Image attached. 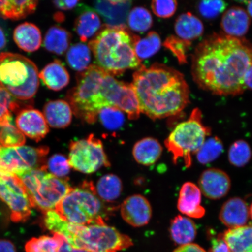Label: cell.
Segmentation results:
<instances>
[{
    "instance_id": "52a82bcc",
    "label": "cell",
    "mask_w": 252,
    "mask_h": 252,
    "mask_svg": "<svg viewBox=\"0 0 252 252\" xmlns=\"http://www.w3.org/2000/svg\"><path fill=\"white\" fill-rule=\"evenodd\" d=\"M36 65L25 57L11 53L0 54V87L20 100L33 97L38 90Z\"/></svg>"
},
{
    "instance_id": "603a6c76",
    "label": "cell",
    "mask_w": 252,
    "mask_h": 252,
    "mask_svg": "<svg viewBox=\"0 0 252 252\" xmlns=\"http://www.w3.org/2000/svg\"><path fill=\"white\" fill-rule=\"evenodd\" d=\"M163 148L156 138L146 137L135 144L133 155L137 162L150 166L156 163L162 155Z\"/></svg>"
},
{
    "instance_id": "bcb514c9",
    "label": "cell",
    "mask_w": 252,
    "mask_h": 252,
    "mask_svg": "<svg viewBox=\"0 0 252 252\" xmlns=\"http://www.w3.org/2000/svg\"><path fill=\"white\" fill-rule=\"evenodd\" d=\"M173 252H207L200 246L191 243L187 245L179 246Z\"/></svg>"
},
{
    "instance_id": "b9f144b4",
    "label": "cell",
    "mask_w": 252,
    "mask_h": 252,
    "mask_svg": "<svg viewBox=\"0 0 252 252\" xmlns=\"http://www.w3.org/2000/svg\"><path fill=\"white\" fill-rule=\"evenodd\" d=\"M178 2L175 0H156L151 2L154 14L160 18L172 17L177 10Z\"/></svg>"
},
{
    "instance_id": "5bb4252c",
    "label": "cell",
    "mask_w": 252,
    "mask_h": 252,
    "mask_svg": "<svg viewBox=\"0 0 252 252\" xmlns=\"http://www.w3.org/2000/svg\"><path fill=\"white\" fill-rule=\"evenodd\" d=\"M121 215L125 221L134 227L148 224L152 217L149 200L140 194L127 197L122 203Z\"/></svg>"
},
{
    "instance_id": "44dd1931",
    "label": "cell",
    "mask_w": 252,
    "mask_h": 252,
    "mask_svg": "<svg viewBox=\"0 0 252 252\" xmlns=\"http://www.w3.org/2000/svg\"><path fill=\"white\" fill-rule=\"evenodd\" d=\"M39 77L47 88L56 91L67 87L70 80L67 69L59 60L47 64L41 71Z\"/></svg>"
},
{
    "instance_id": "2e32d148",
    "label": "cell",
    "mask_w": 252,
    "mask_h": 252,
    "mask_svg": "<svg viewBox=\"0 0 252 252\" xmlns=\"http://www.w3.org/2000/svg\"><path fill=\"white\" fill-rule=\"evenodd\" d=\"M131 4L130 1H97L94 3V10L102 16L105 26L126 28Z\"/></svg>"
},
{
    "instance_id": "f1b7e54d",
    "label": "cell",
    "mask_w": 252,
    "mask_h": 252,
    "mask_svg": "<svg viewBox=\"0 0 252 252\" xmlns=\"http://www.w3.org/2000/svg\"><path fill=\"white\" fill-rule=\"evenodd\" d=\"M122 182L118 176L112 173L100 178L94 187L97 196L102 201H115L121 196Z\"/></svg>"
},
{
    "instance_id": "f546056e",
    "label": "cell",
    "mask_w": 252,
    "mask_h": 252,
    "mask_svg": "<svg viewBox=\"0 0 252 252\" xmlns=\"http://www.w3.org/2000/svg\"><path fill=\"white\" fill-rule=\"evenodd\" d=\"M161 42L159 34L156 32H150L144 38L136 36L134 40L135 54L140 61L150 58L159 51Z\"/></svg>"
},
{
    "instance_id": "cb8c5ba5",
    "label": "cell",
    "mask_w": 252,
    "mask_h": 252,
    "mask_svg": "<svg viewBox=\"0 0 252 252\" xmlns=\"http://www.w3.org/2000/svg\"><path fill=\"white\" fill-rule=\"evenodd\" d=\"M204 30L202 21L190 12L181 14L175 23L176 35L179 39L189 42L202 36Z\"/></svg>"
},
{
    "instance_id": "1f68e13d",
    "label": "cell",
    "mask_w": 252,
    "mask_h": 252,
    "mask_svg": "<svg viewBox=\"0 0 252 252\" xmlns=\"http://www.w3.org/2000/svg\"><path fill=\"white\" fill-rule=\"evenodd\" d=\"M65 239L61 235L33 238L25 245L27 252H59Z\"/></svg>"
},
{
    "instance_id": "f6af8a7d",
    "label": "cell",
    "mask_w": 252,
    "mask_h": 252,
    "mask_svg": "<svg viewBox=\"0 0 252 252\" xmlns=\"http://www.w3.org/2000/svg\"><path fill=\"white\" fill-rule=\"evenodd\" d=\"M80 2L79 1H68V0H60L53 1L55 7L62 10H71L76 7Z\"/></svg>"
},
{
    "instance_id": "74e56055",
    "label": "cell",
    "mask_w": 252,
    "mask_h": 252,
    "mask_svg": "<svg viewBox=\"0 0 252 252\" xmlns=\"http://www.w3.org/2000/svg\"><path fill=\"white\" fill-rule=\"evenodd\" d=\"M25 143L24 135L16 127L13 122L0 126V146L19 147Z\"/></svg>"
},
{
    "instance_id": "4dcf8cb0",
    "label": "cell",
    "mask_w": 252,
    "mask_h": 252,
    "mask_svg": "<svg viewBox=\"0 0 252 252\" xmlns=\"http://www.w3.org/2000/svg\"><path fill=\"white\" fill-rule=\"evenodd\" d=\"M66 60L72 69L80 72H83L90 66L91 49L86 44H75L67 50Z\"/></svg>"
},
{
    "instance_id": "816d5d0a",
    "label": "cell",
    "mask_w": 252,
    "mask_h": 252,
    "mask_svg": "<svg viewBox=\"0 0 252 252\" xmlns=\"http://www.w3.org/2000/svg\"><path fill=\"white\" fill-rule=\"evenodd\" d=\"M247 2V12L250 17L252 18V1H248Z\"/></svg>"
},
{
    "instance_id": "83f0119b",
    "label": "cell",
    "mask_w": 252,
    "mask_h": 252,
    "mask_svg": "<svg viewBox=\"0 0 252 252\" xmlns=\"http://www.w3.org/2000/svg\"><path fill=\"white\" fill-rule=\"evenodd\" d=\"M71 40V34L67 30L54 26L47 31L43 44L47 51L62 55L68 50Z\"/></svg>"
},
{
    "instance_id": "8992f818",
    "label": "cell",
    "mask_w": 252,
    "mask_h": 252,
    "mask_svg": "<svg viewBox=\"0 0 252 252\" xmlns=\"http://www.w3.org/2000/svg\"><path fill=\"white\" fill-rule=\"evenodd\" d=\"M55 210L68 222L81 226L104 223L108 215V210L91 182L71 188Z\"/></svg>"
},
{
    "instance_id": "6da1fadb",
    "label": "cell",
    "mask_w": 252,
    "mask_h": 252,
    "mask_svg": "<svg viewBox=\"0 0 252 252\" xmlns=\"http://www.w3.org/2000/svg\"><path fill=\"white\" fill-rule=\"evenodd\" d=\"M252 65L249 41L214 33L195 49L191 73L202 89L218 95L235 96L245 91L244 77Z\"/></svg>"
},
{
    "instance_id": "7a4b0ae2",
    "label": "cell",
    "mask_w": 252,
    "mask_h": 252,
    "mask_svg": "<svg viewBox=\"0 0 252 252\" xmlns=\"http://www.w3.org/2000/svg\"><path fill=\"white\" fill-rule=\"evenodd\" d=\"M141 112L153 120L177 115L189 103V88L181 72L165 65H141L131 84Z\"/></svg>"
},
{
    "instance_id": "60d3db41",
    "label": "cell",
    "mask_w": 252,
    "mask_h": 252,
    "mask_svg": "<svg viewBox=\"0 0 252 252\" xmlns=\"http://www.w3.org/2000/svg\"><path fill=\"white\" fill-rule=\"evenodd\" d=\"M163 45L172 52L181 64L187 62V54L191 42L183 40L178 37L171 36L166 39Z\"/></svg>"
},
{
    "instance_id": "30bf717a",
    "label": "cell",
    "mask_w": 252,
    "mask_h": 252,
    "mask_svg": "<svg viewBox=\"0 0 252 252\" xmlns=\"http://www.w3.org/2000/svg\"><path fill=\"white\" fill-rule=\"evenodd\" d=\"M48 148L0 146V173L20 176L37 169H46L45 157Z\"/></svg>"
},
{
    "instance_id": "ffe728a7",
    "label": "cell",
    "mask_w": 252,
    "mask_h": 252,
    "mask_svg": "<svg viewBox=\"0 0 252 252\" xmlns=\"http://www.w3.org/2000/svg\"><path fill=\"white\" fill-rule=\"evenodd\" d=\"M43 115L50 126L63 128L70 125L72 110L70 104L64 100H52L44 106Z\"/></svg>"
},
{
    "instance_id": "7c38bea8",
    "label": "cell",
    "mask_w": 252,
    "mask_h": 252,
    "mask_svg": "<svg viewBox=\"0 0 252 252\" xmlns=\"http://www.w3.org/2000/svg\"><path fill=\"white\" fill-rule=\"evenodd\" d=\"M0 198L8 205L13 221H25L30 217L32 204L17 176L0 173Z\"/></svg>"
},
{
    "instance_id": "836d02e7",
    "label": "cell",
    "mask_w": 252,
    "mask_h": 252,
    "mask_svg": "<svg viewBox=\"0 0 252 252\" xmlns=\"http://www.w3.org/2000/svg\"><path fill=\"white\" fill-rule=\"evenodd\" d=\"M127 23L131 30L143 33L153 26V17L147 8L137 7L129 12Z\"/></svg>"
},
{
    "instance_id": "ac0fdd59",
    "label": "cell",
    "mask_w": 252,
    "mask_h": 252,
    "mask_svg": "<svg viewBox=\"0 0 252 252\" xmlns=\"http://www.w3.org/2000/svg\"><path fill=\"white\" fill-rule=\"evenodd\" d=\"M250 217L247 203L239 197L229 198L222 205L219 214L220 222L229 229L247 225Z\"/></svg>"
},
{
    "instance_id": "4316f807",
    "label": "cell",
    "mask_w": 252,
    "mask_h": 252,
    "mask_svg": "<svg viewBox=\"0 0 252 252\" xmlns=\"http://www.w3.org/2000/svg\"><path fill=\"white\" fill-rule=\"evenodd\" d=\"M101 27V21L94 9H84L75 22L74 30L81 42H86Z\"/></svg>"
},
{
    "instance_id": "e575fe53",
    "label": "cell",
    "mask_w": 252,
    "mask_h": 252,
    "mask_svg": "<svg viewBox=\"0 0 252 252\" xmlns=\"http://www.w3.org/2000/svg\"><path fill=\"white\" fill-rule=\"evenodd\" d=\"M252 156L251 148L247 141L239 140L234 142L228 150V160L233 166L241 168L247 165Z\"/></svg>"
},
{
    "instance_id": "ab89813d",
    "label": "cell",
    "mask_w": 252,
    "mask_h": 252,
    "mask_svg": "<svg viewBox=\"0 0 252 252\" xmlns=\"http://www.w3.org/2000/svg\"><path fill=\"white\" fill-rule=\"evenodd\" d=\"M71 166L67 157L62 154H55L47 161L46 169L59 178L64 179L70 172Z\"/></svg>"
},
{
    "instance_id": "e0dca14e",
    "label": "cell",
    "mask_w": 252,
    "mask_h": 252,
    "mask_svg": "<svg viewBox=\"0 0 252 252\" xmlns=\"http://www.w3.org/2000/svg\"><path fill=\"white\" fill-rule=\"evenodd\" d=\"M201 192L194 183H185L181 189L177 207L179 212L190 218L201 219L206 210L201 206Z\"/></svg>"
},
{
    "instance_id": "d590c367",
    "label": "cell",
    "mask_w": 252,
    "mask_h": 252,
    "mask_svg": "<svg viewBox=\"0 0 252 252\" xmlns=\"http://www.w3.org/2000/svg\"><path fill=\"white\" fill-rule=\"evenodd\" d=\"M97 119L108 130L115 131L124 126L125 116L124 112L116 107H106L100 110Z\"/></svg>"
},
{
    "instance_id": "3957f363",
    "label": "cell",
    "mask_w": 252,
    "mask_h": 252,
    "mask_svg": "<svg viewBox=\"0 0 252 252\" xmlns=\"http://www.w3.org/2000/svg\"><path fill=\"white\" fill-rule=\"evenodd\" d=\"M131 85L119 81L96 65H91L77 75V86L67 94L72 112L88 124H94L100 110H121Z\"/></svg>"
},
{
    "instance_id": "8d00e7d4",
    "label": "cell",
    "mask_w": 252,
    "mask_h": 252,
    "mask_svg": "<svg viewBox=\"0 0 252 252\" xmlns=\"http://www.w3.org/2000/svg\"><path fill=\"white\" fill-rule=\"evenodd\" d=\"M37 4L38 1L34 0L8 1L6 19L17 20L27 17L36 10Z\"/></svg>"
},
{
    "instance_id": "681fc988",
    "label": "cell",
    "mask_w": 252,
    "mask_h": 252,
    "mask_svg": "<svg viewBox=\"0 0 252 252\" xmlns=\"http://www.w3.org/2000/svg\"><path fill=\"white\" fill-rule=\"evenodd\" d=\"M244 84L246 89L252 90V65L246 72L244 77Z\"/></svg>"
},
{
    "instance_id": "d6986e66",
    "label": "cell",
    "mask_w": 252,
    "mask_h": 252,
    "mask_svg": "<svg viewBox=\"0 0 252 252\" xmlns=\"http://www.w3.org/2000/svg\"><path fill=\"white\" fill-rule=\"evenodd\" d=\"M251 25V17L247 11L240 7H233L223 14L220 27L223 34L242 38L247 34Z\"/></svg>"
},
{
    "instance_id": "7dc6e473",
    "label": "cell",
    "mask_w": 252,
    "mask_h": 252,
    "mask_svg": "<svg viewBox=\"0 0 252 252\" xmlns=\"http://www.w3.org/2000/svg\"><path fill=\"white\" fill-rule=\"evenodd\" d=\"M0 252H17L16 248L11 241L0 239Z\"/></svg>"
},
{
    "instance_id": "4fadbf2b",
    "label": "cell",
    "mask_w": 252,
    "mask_h": 252,
    "mask_svg": "<svg viewBox=\"0 0 252 252\" xmlns=\"http://www.w3.org/2000/svg\"><path fill=\"white\" fill-rule=\"evenodd\" d=\"M198 188L205 197L211 200H219L229 193L231 181L229 175L221 169L205 170L198 179Z\"/></svg>"
},
{
    "instance_id": "8fae6325",
    "label": "cell",
    "mask_w": 252,
    "mask_h": 252,
    "mask_svg": "<svg viewBox=\"0 0 252 252\" xmlns=\"http://www.w3.org/2000/svg\"><path fill=\"white\" fill-rule=\"evenodd\" d=\"M68 159L71 168L86 174L110 166L101 141L93 134L84 139L72 141Z\"/></svg>"
},
{
    "instance_id": "7402d4cb",
    "label": "cell",
    "mask_w": 252,
    "mask_h": 252,
    "mask_svg": "<svg viewBox=\"0 0 252 252\" xmlns=\"http://www.w3.org/2000/svg\"><path fill=\"white\" fill-rule=\"evenodd\" d=\"M14 39L18 46L27 52L36 51L42 42L39 28L29 23L22 24L15 28Z\"/></svg>"
},
{
    "instance_id": "d4e9b609",
    "label": "cell",
    "mask_w": 252,
    "mask_h": 252,
    "mask_svg": "<svg viewBox=\"0 0 252 252\" xmlns=\"http://www.w3.org/2000/svg\"><path fill=\"white\" fill-rule=\"evenodd\" d=\"M222 235L230 252H252V224L229 229Z\"/></svg>"
},
{
    "instance_id": "f35d334b",
    "label": "cell",
    "mask_w": 252,
    "mask_h": 252,
    "mask_svg": "<svg viewBox=\"0 0 252 252\" xmlns=\"http://www.w3.org/2000/svg\"><path fill=\"white\" fill-rule=\"evenodd\" d=\"M7 91L0 87V126L13 122L12 112L18 109V103L15 102Z\"/></svg>"
},
{
    "instance_id": "277c9868",
    "label": "cell",
    "mask_w": 252,
    "mask_h": 252,
    "mask_svg": "<svg viewBox=\"0 0 252 252\" xmlns=\"http://www.w3.org/2000/svg\"><path fill=\"white\" fill-rule=\"evenodd\" d=\"M44 222L47 229L63 236L72 247L91 252H117L133 245L129 236L105 222L74 225L62 219L55 210L45 213Z\"/></svg>"
},
{
    "instance_id": "c3c4849f",
    "label": "cell",
    "mask_w": 252,
    "mask_h": 252,
    "mask_svg": "<svg viewBox=\"0 0 252 252\" xmlns=\"http://www.w3.org/2000/svg\"><path fill=\"white\" fill-rule=\"evenodd\" d=\"M59 252H91L84 249L76 248L72 247L70 244L66 242L65 239L60 249Z\"/></svg>"
},
{
    "instance_id": "484cf974",
    "label": "cell",
    "mask_w": 252,
    "mask_h": 252,
    "mask_svg": "<svg viewBox=\"0 0 252 252\" xmlns=\"http://www.w3.org/2000/svg\"><path fill=\"white\" fill-rule=\"evenodd\" d=\"M172 241L179 246L191 244L197 235V227L193 220L179 215L172 220L169 228Z\"/></svg>"
},
{
    "instance_id": "5b68a950",
    "label": "cell",
    "mask_w": 252,
    "mask_h": 252,
    "mask_svg": "<svg viewBox=\"0 0 252 252\" xmlns=\"http://www.w3.org/2000/svg\"><path fill=\"white\" fill-rule=\"evenodd\" d=\"M137 35L126 28L105 26L88 43L97 66L114 76L121 75L129 69H138L141 62L134 50Z\"/></svg>"
},
{
    "instance_id": "f5cc1de1",
    "label": "cell",
    "mask_w": 252,
    "mask_h": 252,
    "mask_svg": "<svg viewBox=\"0 0 252 252\" xmlns=\"http://www.w3.org/2000/svg\"><path fill=\"white\" fill-rule=\"evenodd\" d=\"M249 209H250V217L252 220V203L251 204L250 207H249Z\"/></svg>"
},
{
    "instance_id": "7bdbcfd3",
    "label": "cell",
    "mask_w": 252,
    "mask_h": 252,
    "mask_svg": "<svg viewBox=\"0 0 252 252\" xmlns=\"http://www.w3.org/2000/svg\"><path fill=\"white\" fill-rule=\"evenodd\" d=\"M226 7V2L219 0L201 1L198 6L200 14L206 19H213L218 17L224 11Z\"/></svg>"
},
{
    "instance_id": "ba28073f",
    "label": "cell",
    "mask_w": 252,
    "mask_h": 252,
    "mask_svg": "<svg viewBox=\"0 0 252 252\" xmlns=\"http://www.w3.org/2000/svg\"><path fill=\"white\" fill-rule=\"evenodd\" d=\"M210 134V128L203 124L200 110L194 109L187 121L176 126L165 141L173 162L176 163L182 158L185 166L190 168L192 156L197 153Z\"/></svg>"
},
{
    "instance_id": "ee69618b",
    "label": "cell",
    "mask_w": 252,
    "mask_h": 252,
    "mask_svg": "<svg viewBox=\"0 0 252 252\" xmlns=\"http://www.w3.org/2000/svg\"><path fill=\"white\" fill-rule=\"evenodd\" d=\"M210 252H230L228 246L223 239L222 235L213 239Z\"/></svg>"
},
{
    "instance_id": "9c48e42d",
    "label": "cell",
    "mask_w": 252,
    "mask_h": 252,
    "mask_svg": "<svg viewBox=\"0 0 252 252\" xmlns=\"http://www.w3.org/2000/svg\"><path fill=\"white\" fill-rule=\"evenodd\" d=\"M18 178L23 182L32 206L45 213L55 210L72 188L65 179L56 177L46 168L32 170Z\"/></svg>"
},
{
    "instance_id": "d6a6232c",
    "label": "cell",
    "mask_w": 252,
    "mask_h": 252,
    "mask_svg": "<svg viewBox=\"0 0 252 252\" xmlns=\"http://www.w3.org/2000/svg\"><path fill=\"white\" fill-rule=\"evenodd\" d=\"M223 151L222 142L218 137L208 138L196 154L197 160L201 164H209L218 159Z\"/></svg>"
},
{
    "instance_id": "f907efd6",
    "label": "cell",
    "mask_w": 252,
    "mask_h": 252,
    "mask_svg": "<svg viewBox=\"0 0 252 252\" xmlns=\"http://www.w3.org/2000/svg\"><path fill=\"white\" fill-rule=\"evenodd\" d=\"M7 43L4 31L0 28V50L4 48Z\"/></svg>"
},
{
    "instance_id": "9a60e30c",
    "label": "cell",
    "mask_w": 252,
    "mask_h": 252,
    "mask_svg": "<svg viewBox=\"0 0 252 252\" xmlns=\"http://www.w3.org/2000/svg\"><path fill=\"white\" fill-rule=\"evenodd\" d=\"M16 124L22 133L36 141L42 140L49 131L48 124L43 113L38 110L31 108L19 112Z\"/></svg>"
}]
</instances>
